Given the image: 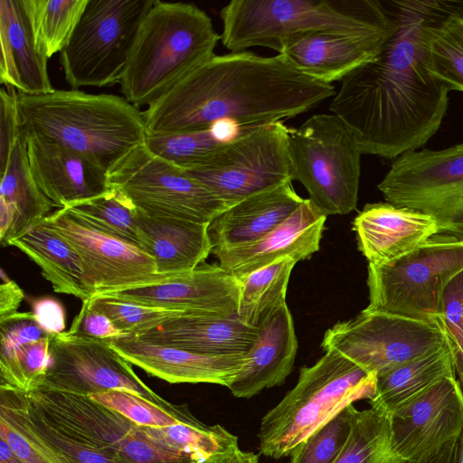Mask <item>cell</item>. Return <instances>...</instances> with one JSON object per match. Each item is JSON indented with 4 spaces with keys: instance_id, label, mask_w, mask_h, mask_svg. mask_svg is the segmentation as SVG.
<instances>
[{
    "instance_id": "d590c367",
    "label": "cell",
    "mask_w": 463,
    "mask_h": 463,
    "mask_svg": "<svg viewBox=\"0 0 463 463\" xmlns=\"http://www.w3.org/2000/svg\"><path fill=\"white\" fill-rule=\"evenodd\" d=\"M422 57L435 80L449 90L463 91V14H452L429 29Z\"/></svg>"
},
{
    "instance_id": "6da1fadb",
    "label": "cell",
    "mask_w": 463,
    "mask_h": 463,
    "mask_svg": "<svg viewBox=\"0 0 463 463\" xmlns=\"http://www.w3.org/2000/svg\"><path fill=\"white\" fill-rule=\"evenodd\" d=\"M395 28L373 61L343 79L329 109L350 128L363 154L388 159L418 150L438 131L449 90L423 63L429 29L456 14L463 1L384 0Z\"/></svg>"
},
{
    "instance_id": "b9f144b4",
    "label": "cell",
    "mask_w": 463,
    "mask_h": 463,
    "mask_svg": "<svg viewBox=\"0 0 463 463\" xmlns=\"http://www.w3.org/2000/svg\"><path fill=\"white\" fill-rule=\"evenodd\" d=\"M89 302L91 307L108 316L121 331L135 336L144 335L171 317L185 312L140 305L107 296L92 297Z\"/></svg>"
},
{
    "instance_id": "cb8c5ba5",
    "label": "cell",
    "mask_w": 463,
    "mask_h": 463,
    "mask_svg": "<svg viewBox=\"0 0 463 463\" xmlns=\"http://www.w3.org/2000/svg\"><path fill=\"white\" fill-rule=\"evenodd\" d=\"M392 33L368 35L316 33L289 43L279 54L304 75L332 85L377 57Z\"/></svg>"
},
{
    "instance_id": "d4e9b609",
    "label": "cell",
    "mask_w": 463,
    "mask_h": 463,
    "mask_svg": "<svg viewBox=\"0 0 463 463\" xmlns=\"http://www.w3.org/2000/svg\"><path fill=\"white\" fill-rule=\"evenodd\" d=\"M258 335L235 316L184 312L137 336L142 341L203 354H246ZM135 336V335H134Z\"/></svg>"
},
{
    "instance_id": "7dc6e473",
    "label": "cell",
    "mask_w": 463,
    "mask_h": 463,
    "mask_svg": "<svg viewBox=\"0 0 463 463\" xmlns=\"http://www.w3.org/2000/svg\"><path fill=\"white\" fill-rule=\"evenodd\" d=\"M32 313L39 326L49 335L65 332L66 315L61 303L55 298L44 296L31 301Z\"/></svg>"
},
{
    "instance_id": "ba28073f",
    "label": "cell",
    "mask_w": 463,
    "mask_h": 463,
    "mask_svg": "<svg viewBox=\"0 0 463 463\" xmlns=\"http://www.w3.org/2000/svg\"><path fill=\"white\" fill-rule=\"evenodd\" d=\"M462 270L463 237L438 233L392 262L368 264L369 304L363 312L440 322L443 291Z\"/></svg>"
},
{
    "instance_id": "4fadbf2b",
    "label": "cell",
    "mask_w": 463,
    "mask_h": 463,
    "mask_svg": "<svg viewBox=\"0 0 463 463\" xmlns=\"http://www.w3.org/2000/svg\"><path fill=\"white\" fill-rule=\"evenodd\" d=\"M283 121L256 127L185 170L230 206L289 177L288 139Z\"/></svg>"
},
{
    "instance_id": "44dd1931",
    "label": "cell",
    "mask_w": 463,
    "mask_h": 463,
    "mask_svg": "<svg viewBox=\"0 0 463 463\" xmlns=\"http://www.w3.org/2000/svg\"><path fill=\"white\" fill-rule=\"evenodd\" d=\"M107 342L131 364L170 383H213L228 387L246 360V354H197L147 343L134 335Z\"/></svg>"
},
{
    "instance_id": "f35d334b",
    "label": "cell",
    "mask_w": 463,
    "mask_h": 463,
    "mask_svg": "<svg viewBox=\"0 0 463 463\" xmlns=\"http://www.w3.org/2000/svg\"><path fill=\"white\" fill-rule=\"evenodd\" d=\"M89 396L139 426L164 428L195 418L186 404H158L126 391L112 390Z\"/></svg>"
},
{
    "instance_id": "484cf974",
    "label": "cell",
    "mask_w": 463,
    "mask_h": 463,
    "mask_svg": "<svg viewBox=\"0 0 463 463\" xmlns=\"http://www.w3.org/2000/svg\"><path fill=\"white\" fill-rule=\"evenodd\" d=\"M0 420L19 432L46 463H123L47 419L22 391L0 386Z\"/></svg>"
},
{
    "instance_id": "ffe728a7",
    "label": "cell",
    "mask_w": 463,
    "mask_h": 463,
    "mask_svg": "<svg viewBox=\"0 0 463 463\" xmlns=\"http://www.w3.org/2000/svg\"><path fill=\"white\" fill-rule=\"evenodd\" d=\"M326 219L305 199L288 219L260 239L212 253L218 265L238 279L279 259L307 260L319 250Z\"/></svg>"
},
{
    "instance_id": "7402d4cb",
    "label": "cell",
    "mask_w": 463,
    "mask_h": 463,
    "mask_svg": "<svg viewBox=\"0 0 463 463\" xmlns=\"http://www.w3.org/2000/svg\"><path fill=\"white\" fill-rule=\"evenodd\" d=\"M353 231L368 264L383 265L438 234L439 227L428 214L385 202L365 204L354 219Z\"/></svg>"
},
{
    "instance_id": "9a60e30c",
    "label": "cell",
    "mask_w": 463,
    "mask_h": 463,
    "mask_svg": "<svg viewBox=\"0 0 463 463\" xmlns=\"http://www.w3.org/2000/svg\"><path fill=\"white\" fill-rule=\"evenodd\" d=\"M50 338L51 363L38 390L82 395L119 390L158 404L169 402L149 388L135 373L133 364L106 340L69 331Z\"/></svg>"
},
{
    "instance_id": "c3c4849f",
    "label": "cell",
    "mask_w": 463,
    "mask_h": 463,
    "mask_svg": "<svg viewBox=\"0 0 463 463\" xmlns=\"http://www.w3.org/2000/svg\"><path fill=\"white\" fill-rule=\"evenodd\" d=\"M0 438L9 444L23 463H46L19 432L2 420H0Z\"/></svg>"
},
{
    "instance_id": "5bb4252c",
    "label": "cell",
    "mask_w": 463,
    "mask_h": 463,
    "mask_svg": "<svg viewBox=\"0 0 463 463\" xmlns=\"http://www.w3.org/2000/svg\"><path fill=\"white\" fill-rule=\"evenodd\" d=\"M447 342L441 322L362 311L328 328L321 347L339 352L378 376L438 350Z\"/></svg>"
},
{
    "instance_id": "f907efd6",
    "label": "cell",
    "mask_w": 463,
    "mask_h": 463,
    "mask_svg": "<svg viewBox=\"0 0 463 463\" xmlns=\"http://www.w3.org/2000/svg\"><path fill=\"white\" fill-rule=\"evenodd\" d=\"M459 436L455 438L438 451L418 461H404L403 463H458L459 462Z\"/></svg>"
},
{
    "instance_id": "bcb514c9",
    "label": "cell",
    "mask_w": 463,
    "mask_h": 463,
    "mask_svg": "<svg viewBox=\"0 0 463 463\" xmlns=\"http://www.w3.org/2000/svg\"><path fill=\"white\" fill-rule=\"evenodd\" d=\"M68 331L106 341L128 336L108 316L91 307L89 299L82 301L81 308Z\"/></svg>"
},
{
    "instance_id": "9c48e42d",
    "label": "cell",
    "mask_w": 463,
    "mask_h": 463,
    "mask_svg": "<svg viewBox=\"0 0 463 463\" xmlns=\"http://www.w3.org/2000/svg\"><path fill=\"white\" fill-rule=\"evenodd\" d=\"M156 0H88L60 62L80 87L120 83L140 24Z\"/></svg>"
},
{
    "instance_id": "30bf717a",
    "label": "cell",
    "mask_w": 463,
    "mask_h": 463,
    "mask_svg": "<svg viewBox=\"0 0 463 463\" xmlns=\"http://www.w3.org/2000/svg\"><path fill=\"white\" fill-rule=\"evenodd\" d=\"M25 397L47 419L123 463H198L89 395L36 390Z\"/></svg>"
},
{
    "instance_id": "f5cc1de1",
    "label": "cell",
    "mask_w": 463,
    "mask_h": 463,
    "mask_svg": "<svg viewBox=\"0 0 463 463\" xmlns=\"http://www.w3.org/2000/svg\"><path fill=\"white\" fill-rule=\"evenodd\" d=\"M230 463H260V457L254 452L239 449Z\"/></svg>"
},
{
    "instance_id": "ac0fdd59",
    "label": "cell",
    "mask_w": 463,
    "mask_h": 463,
    "mask_svg": "<svg viewBox=\"0 0 463 463\" xmlns=\"http://www.w3.org/2000/svg\"><path fill=\"white\" fill-rule=\"evenodd\" d=\"M241 282L219 265H198L160 283L106 295L140 305L191 313L237 315Z\"/></svg>"
},
{
    "instance_id": "816d5d0a",
    "label": "cell",
    "mask_w": 463,
    "mask_h": 463,
    "mask_svg": "<svg viewBox=\"0 0 463 463\" xmlns=\"http://www.w3.org/2000/svg\"><path fill=\"white\" fill-rule=\"evenodd\" d=\"M0 463H23L3 438H0Z\"/></svg>"
},
{
    "instance_id": "e0dca14e",
    "label": "cell",
    "mask_w": 463,
    "mask_h": 463,
    "mask_svg": "<svg viewBox=\"0 0 463 463\" xmlns=\"http://www.w3.org/2000/svg\"><path fill=\"white\" fill-rule=\"evenodd\" d=\"M391 415L392 444L403 461L438 451L463 430V390L456 376L445 377Z\"/></svg>"
},
{
    "instance_id": "836d02e7",
    "label": "cell",
    "mask_w": 463,
    "mask_h": 463,
    "mask_svg": "<svg viewBox=\"0 0 463 463\" xmlns=\"http://www.w3.org/2000/svg\"><path fill=\"white\" fill-rule=\"evenodd\" d=\"M297 261L282 258L239 279L238 318L257 328L272 312L287 304L289 277Z\"/></svg>"
},
{
    "instance_id": "7c38bea8",
    "label": "cell",
    "mask_w": 463,
    "mask_h": 463,
    "mask_svg": "<svg viewBox=\"0 0 463 463\" xmlns=\"http://www.w3.org/2000/svg\"><path fill=\"white\" fill-rule=\"evenodd\" d=\"M114 188L149 216L210 223L231 206L184 169L156 156L145 144L109 173Z\"/></svg>"
},
{
    "instance_id": "4dcf8cb0",
    "label": "cell",
    "mask_w": 463,
    "mask_h": 463,
    "mask_svg": "<svg viewBox=\"0 0 463 463\" xmlns=\"http://www.w3.org/2000/svg\"><path fill=\"white\" fill-rule=\"evenodd\" d=\"M9 246L16 247L36 263L55 292L71 295L82 301L94 296L76 251L43 222L11 241Z\"/></svg>"
},
{
    "instance_id": "8992f818",
    "label": "cell",
    "mask_w": 463,
    "mask_h": 463,
    "mask_svg": "<svg viewBox=\"0 0 463 463\" xmlns=\"http://www.w3.org/2000/svg\"><path fill=\"white\" fill-rule=\"evenodd\" d=\"M376 374L339 352L325 350L313 365L303 366L296 385L261 419L259 449L265 457H288L294 448L357 401L370 402Z\"/></svg>"
},
{
    "instance_id": "5b68a950",
    "label": "cell",
    "mask_w": 463,
    "mask_h": 463,
    "mask_svg": "<svg viewBox=\"0 0 463 463\" xmlns=\"http://www.w3.org/2000/svg\"><path fill=\"white\" fill-rule=\"evenodd\" d=\"M210 16L188 3L156 0L138 29L119 83L123 97L148 107L214 55Z\"/></svg>"
},
{
    "instance_id": "52a82bcc",
    "label": "cell",
    "mask_w": 463,
    "mask_h": 463,
    "mask_svg": "<svg viewBox=\"0 0 463 463\" xmlns=\"http://www.w3.org/2000/svg\"><path fill=\"white\" fill-rule=\"evenodd\" d=\"M362 155L338 116L316 114L290 132L289 177L305 187L324 215H345L357 206Z\"/></svg>"
},
{
    "instance_id": "1f68e13d",
    "label": "cell",
    "mask_w": 463,
    "mask_h": 463,
    "mask_svg": "<svg viewBox=\"0 0 463 463\" xmlns=\"http://www.w3.org/2000/svg\"><path fill=\"white\" fill-rule=\"evenodd\" d=\"M449 376H456V372L448 340L438 350L378 375L375 392L369 403L392 414Z\"/></svg>"
},
{
    "instance_id": "2e32d148",
    "label": "cell",
    "mask_w": 463,
    "mask_h": 463,
    "mask_svg": "<svg viewBox=\"0 0 463 463\" xmlns=\"http://www.w3.org/2000/svg\"><path fill=\"white\" fill-rule=\"evenodd\" d=\"M42 222L76 251L93 297L160 283L175 276L159 274L155 260L143 249L84 224L66 209L52 212Z\"/></svg>"
},
{
    "instance_id": "60d3db41",
    "label": "cell",
    "mask_w": 463,
    "mask_h": 463,
    "mask_svg": "<svg viewBox=\"0 0 463 463\" xmlns=\"http://www.w3.org/2000/svg\"><path fill=\"white\" fill-rule=\"evenodd\" d=\"M50 335L23 345L14 358L0 366V386L24 392L38 390L51 363Z\"/></svg>"
},
{
    "instance_id": "7bdbcfd3",
    "label": "cell",
    "mask_w": 463,
    "mask_h": 463,
    "mask_svg": "<svg viewBox=\"0 0 463 463\" xmlns=\"http://www.w3.org/2000/svg\"><path fill=\"white\" fill-rule=\"evenodd\" d=\"M439 319L451 346L456 376L463 390V270L446 286Z\"/></svg>"
},
{
    "instance_id": "7a4b0ae2",
    "label": "cell",
    "mask_w": 463,
    "mask_h": 463,
    "mask_svg": "<svg viewBox=\"0 0 463 463\" xmlns=\"http://www.w3.org/2000/svg\"><path fill=\"white\" fill-rule=\"evenodd\" d=\"M335 95L282 54H214L143 112L147 135L199 131L231 121L262 126L295 118Z\"/></svg>"
},
{
    "instance_id": "681fc988",
    "label": "cell",
    "mask_w": 463,
    "mask_h": 463,
    "mask_svg": "<svg viewBox=\"0 0 463 463\" xmlns=\"http://www.w3.org/2000/svg\"><path fill=\"white\" fill-rule=\"evenodd\" d=\"M0 285V318L6 317L17 311L23 299L24 298V290L13 279H9L4 269H1Z\"/></svg>"
},
{
    "instance_id": "d6986e66",
    "label": "cell",
    "mask_w": 463,
    "mask_h": 463,
    "mask_svg": "<svg viewBox=\"0 0 463 463\" xmlns=\"http://www.w3.org/2000/svg\"><path fill=\"white\" fill-rule=\"evenodd\" d=\"M24 137L32 175L58 209L96 198L111 189L109 172L90 157L32 136Z\"/></svg>"
},
{
    "instance_id": "4316f807",
    "label": "cell",
    "mask_w": 463,
    "mask_h": 463,
    "mask_svg": "<svg viewBox=\"0 0 463 463\" xmlns=\"http://www.w3.org/2000/svg\"><path fill=\"white\" fill-rule=\"evenodd\" d=\"M291 183L252 194L214 218L208 227L212 251L257 241L288 219L305 200Z\"/></svg>"
},
{
    "instance_id": "f546056e",
    "label": "cell",
    "mask_w": 463,
    "mask_h": 463,
    "mask_svg": "<svg viewBox=\"0 0 463 463\" xmlns=\"http://www.w3.org/2000/svg\"><path fill=\"white\" fill-rule=\"evenodd\" d=\"M208 227L209 223L152 217L138 211L141 248L162 275L181 274L204 262L213 250Z\"/></svg>"
},
{
    "instance_id": "3957f363",
    "label": "cell",
    "mask_w": 463,
    "mask_h": 463,
    "mask_svg": "<svg viewBox=\"0 0 463 463\" xmlns=\"http://www.w3.org/2000/svg\"><path fill=\"white\" fill-rule=\"evenodd\" d=\"M24 135L80 153L109 173L147 137L144 113L124 97L53 90L16 91Z\"/></svg>"
},
{
    "instance_id": "ab89813d",
    "label": "cell",
    "mask_w": 463,
    "mask_h": 463,
    "mask_svg": "<svg viewBox=\"0 0 463 463\" xmlns=\"http://www.w3.org/2000/svg\"><path fill=\"white\" fill-rule=\"evenodd\" d=\"M355 409L349 405L297 445L288 463H335L349 438Z\"/></svg>"
},
{
    "instance_id": "74e56055",
    "label": "cell",
    "mask_w": 463,
    "mask_h": 463,
    "mask_svg": "<svg viewBox=\"0 0 463 463\" xmlns=\"http://www.w3.org/2000/svg\"><path fill=\"white\" fill-rule=\"evenodd\" d=\"M64 209L84 224L141 248L138 211L119 191L111 188L100 196Z\"/></svg>"
},
{
    "instance_id": "db71d44e",
    "label": "cell",
    "mask_w": 463,
    "mask_h": 463,
    "mask_svg": "<svg viewBox=\"0 0 463 463\" xmlns=\"http://www.w3.org/2000/svg\"><path fill=\"white\" fill-rule=\"evenodd\" d=\"M459 447H460V454H459V462L463 463V430L459 435Z\"/></svg>"
},
{
    "instance_id": "d6a6232c",
    "label": "cell",
    "mask_w": 463,
    "mask_h": 463,
    "mask_svg": "<svg viewBox=\"0 0 463 463\" xmlns=\"http://www.w3.org/2000/svg\"><path fill=\"white\" fill-rule=\"evenodd\" d=\"M252 128L222 121L199 131L147 135L144 144L156 156L187 170L204 163L228 143Z\"/></svg>"
},
{
    "instance_id": "8fae6325",
    "label": "cell",
    "mask_w": 463,
    "mask_h": 463,
    "mask_svg": "<svg viewBox=\"0 0 463 463\" xmlns=\"http://www.w3.org/2000/svg\"><path fill=\"white\" fill-rule=\"evenodd\" d=\"M377 188L386 203L434 218L439 233L463 237V143L399 156Z\"/></svg>"
},
{
    "instance_id": "603a6c76",
    "label": "cell",
    "mask_w": 463,
    "mask_h": 463,
    "mask_svg": "<svg viewBox=\"0 0 463 463\" xmlns=\"http://www.w3.org/2000/svg\"><path fill=\"white\" fill-rule=\"evenodd\" d=\"M257 328L243 366L227 387L236 398L249 399L282 385L294 367L298 340L288 305L272 312Z\"/></svg>"
},
{
    "instance_id": "83f0119b",
    "label": "cell",
    "mask_w": 463,
    "mask_h": 463,
    "mask_svg": "<svg viewBox=\"0 0 463 463\" xmlns=\"http://www.w3.org/2000/svg\"><path fill=\"white\" fill-rule=\"evenodd\" d=\"M0 81L27 95L52 91L48 58L37 47L24 0H0Z\"/></svg>"
},
{
    "instance_id": "ee69618b",
    "label": "cell",
    "mask_w": 463,
    "mask_h": 463,
    "mask_svg": "<svg viewBox=\"0 0 463 463\" xmlns=\"http://www.w3.org/2000/svg\"><path fill=\"white\" fill-rule=\"evenodd\" d=\"M48 335L32 311L16 312L0 318V366L8 364L23 345Z\"/></svg>"
},
{
    "instance_id": "f1b7e54d",
    "label": "cell",
    "mask_w": 463,
    "mask_h": 463,
    "mask_svg": "<svg viewBox=\"0 0 463 463\" xmlns=\"http://www.w3.org/2000/svg\"><path fill=\"white\" fill-rule=\"evenodd\" d=\"M0 174V243L9 246L11 241L41 223L55 206L32 175L23 132Z\"/></svg>"
},
{
    "instance_id": "277c9868",
    "label": "cell",
    "mask_w": 463,
    "mask_h": 463,
    "mask_svg": "<svg viewBox=\"0 0 463 463\" xmlns=\"http://www.w3.org/2000/svg\"><path fill=\"white\" fill-rule=\"evenodd\" d=\"M221 40L231 52L265 47L279 53L316 33H390L394 20L379 0H232L220 11Z\"/></svg>"
},
{
    "instance_id": "f6af8a7d",
    "label": "cell",
    "mask_w": 463,
    "mask_h": 463,
    "mask_svg": "<svg viewBox=\"0 0 463 463\" xmlns=\"http://www.w3.org/2000/svg\"><path fill=\"white\" fill-rule=\"evenodd\" d=\"M0 172L6 165L11 149L22 134L16 90L3 87L0 92Z\"/></svg>"
},
{
    "instance_id": "e575fe53",
    "label": "cell",
    "mask_w": 463,
    "mask_h": 463,
    "mask_svg": "<svg viewBox=\"0 0 463 463\" xmlns=\"http://www.w3.org/2000/svg\"><path fill=\"white\" fill-rule=\"evenodd\" d=\"M392 444L391 415L381 408L355 409L352 429L335 463H403Z\"/></svg>"
},
{
    "instance_id": "8d00e7d4",
    "label": "cell",
    "mask_w": 463,
    "mask_h": 463,
    "mask_svg": "<svg viewBox=\"0 0 463 463\" xmlns=\"http://www.w3.org/2000/svg\"><path fill=\"white\" fill-rule=\"evenodd\" d=\"M88 0H24L38 49L48 59L67 45Z\"/></svg>"
}]
</instances>
